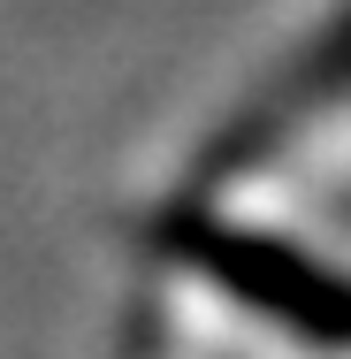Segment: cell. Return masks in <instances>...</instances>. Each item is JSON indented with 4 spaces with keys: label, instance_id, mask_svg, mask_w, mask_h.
Returning a JSON list of instances; mask_svg holds the SVG:
<instances>
[{
    "label": "cell",
    "instance_id": "6da1fadb",
    "mask_svg": "<svg viewBox=\"0 0 351 359\" xmlns=\"http://www.w3.org/2000/svg\"><path fill=\"white\" fill-rule=\"evenodd\" d=\"M168 252L184 268H199L207 283L245 298L260 321H275L305 344H351V276L329 260L298 252L290 237H260V229H229L214 215H176L168 222Z\"/></svg>",
    "mask_w": 351,
    "mask_h": 359
},
{
    "label": "cell",
    "instance_id": "7a4b0ae2",
    "mask_svg": "<svg viewBox=\"0 0 351 359\" xmlns=\"http://www.w3.org/2000/svg\"><path fill=\"white\" fill-rule=\"evenodd\" d=\"M336 92H351V15L329 31V39H321V46H313V54H305V62H298V76L282 84L275 100L260 107L252 145H260V138H282L298 115H313V107H321V100H336Z\"/></svg>",
    "mask_w": 351,
    "mask_h": 359
}]
</instances>
